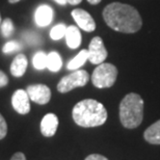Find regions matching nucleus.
<instances>
[{
  "mask_svg": "<svg viewBox=\"0 0 160 160\" xmlns=\"http://www.w3.org/2000/svg\"><path fill=\"white\" fill-rule=\"evenodd\" d=\"M143 118V100L138 94L126 95L120 104V120L128 129H134L142 124Z\"/></svg>",
  "mask_w": 160,
  "mask_h": 160,
  "instance_id": "nucleus-3",
  "label": "nucleus"
},
{
  "mask_svg": "<svg viewBox=\"0 0 160 160\" xmlns=\"http://www.w3.org/2000/svg\"><path fill=\"white\" fill-rule=\"evenodd\" d=\"M72 17L79 28L86 32H92L96 29V23L92 17L88 12L81 8H76L72 12Z\"/></svg>",
  "mask_w": 160,
  "mask_h": 160,
  "instance_id": "nucleus-9",
  "label": "nucleus"
},
{
  "mask_svg": "<svg viewBox=\"0 0 160 160\" xmlns=\"http://www.w3.org/2000/svg\"><path fill=\"white\" fill-rule=\"evenodd\" d=\"M103 19L110 28L124 33L136 32L142 24V18L136 8L120 2H112L105 6Z\"/></svg>",
  "mask_w": 160,
  "mask_h": 160,
  "instance_id": "nucleus-1",
  "label": "nucleus"
},
{
  "mask_svg": "<svg viewBox=\"0 0 160 160\" xmlns=\"http://www.w3.org/2000/svg\"><path fill=\"white\" fill-rule=\"evenodd\" d=\"M53 1H55L57 4H59V5H66L67 3H68L67 0H53Z\"/></svg>",
  "mask_w": 160,
  "mask_h": 160,
  "instance_id": "nucleus-27",
  "label": "nucleus"
},
{
  "mask_svg": "<svg viewBox=\"0 0 160 160\" xmlns=\"http://www.w3.org/2000/svg\"><path fill=\"white\" fill-rule=\"evenodd\" d=\"M47 56L43 51H39L32 57V65L37 70H44L47 68Z\"/></svg>",
  "mask_w": 160,
  "mask_h": 160,
  "instance_id": "nucleus-17",
  "label": "nucleus"
},
{
  "mask_svg": "<svg viewBox=\"0 0 160 160\" xmlns=\"http://www.w3.org/2000/svg\"><path fill=\"white\" fill-rule=\"evenodd\" d=\"M66 41L67 45L71 49H76L81 44V33L79 31V28L76 26H69L67 27L66 31Z\"/></svg>",
  "mask_w": 160,
  "mask_h": 160,
  "instance_id": "nucleus-13",
  "label": "nucleus"
},
{
  "mask_svg": "<svg viewBox=\"0 0 160 160\" xmlns=\"http://www.w3.org/2000/svg\"><path fill=\"white\" fill-rule=\"evenodd\" d=\"M58 127V119L54 113H47L41 121V132L44 136L51 137Z\"/></svg>",
  "mask_w": 160,
  "mask_h": 160,
  "instance_id": "nucleus-11",
  "label": "nucleus"
},
{
  "mask_svg": "<svg viewBox=\"0 0 160 160\" xmlns=\"http://www.w3.org/2000/svg\"><path fill=\"white\" fill-rule=\"evenodd\" d=\"M27 58L24 54H18L11 65V73L15 77H21L25 74L27 69Z\"/></svg>",
  "mask_w": 160,
  "mask_h": 160,
  "instance_id": "nucleus-12",
  "label": "nucleus"
},
{
  "mask_svg": "<svg viewBox=\"0 0 160 160\" xmlns=\"http://www.w3.org/2000/svg\"><path fill=\"white\" fill-rule=\"evenodd\" d=\"M0 29H1V33L4 38H8L9 36H12V31H14V23H12V19H4L0 24Z\"/></svg>",
  "mask_w": 160,
  "mask_h": 160,
  "instance_id": "nucleus-19",
  "label": "nucleus"
},
{
  "mask_svg": "<svg viewBox=\"0 0 160 160\" xmlns=\"http://www.w3.org/2000/svg\"><path fill=\"white\" fill-rule=\"evenodd\" d=\"M89 80L88 73L84 70H76L71 74L65 76L60 79V81L57 84V91L62 94L71 92L72 89L76 88H81L86 85V83Z\"/></svg>",
  "mask_w": 160,
  "mask_h": 160,
  "instance_id": "nucleus-5",
  "label": "nucleus"
},
{
  "mask_svg": "<svg viewBox=\"0 0 160 160\" xmlns=\"http://www.w3.org/2000/svg\"><path fill=\"white\" fill-rule=\"evenodd\" d=\"M11 160H26V157H25V155L23 154V153L18 152V153H16V154L12 155Z\"/></svg>",
  "mask_w": 160,
  "mask_h": 160,
  "instance_id": "nucleus-25",
  "label": "nucleus"
},
{
  "mask_svg": "<svg viewBox=\"0 0 160 160\" xmlns=\"http://www.w3.org/2000/svg\"><path fill=\"white\" fill-rule=\"evenodd\" d=\"M66 31L67 27L63 24H57L55 25L50 31V38L54 41H58L60 39H62L66 36Z\"/></svg>",
  "mask_w": 160,
  "mask_h": 160,
  "instance_id": "nucleus-18",
  "label": "nucleus"
},
{
  "mask_svg": "<svg viewBox=\"0 0 160 160\" xmlns=\"http://www.w3.org/2000/svg\"><path fill=\"white\" fill-rule=\"evenodd\" d=\"M67 1H68L69 4H72V5H77V4H79V3L82 1V0H67Z\"/></svg>",
  "mask_w": 160,
  "mask_h": 160,
  "instance_id": "nucleus-26",
  "label": "nucleus"
},
{
  "mask_svg": "<svg viewBox=\"0 0 160 160\" xmlns=\"http://www.w3.org/2000/svg\"><path fill=\"white\" fill-rule=\"evenodd\" d=\"M73 120L83 128L98 127L107 120V110L104 105L94 99H85L78 102L72 111Z\"/></svg>",
  "mask_w": 160,
  "mask_h": 160,
  "instance_id": "nucleus-2",
  "label": "nucleus"
},
{
  "mask_svg": "<svg viewBox=\"0 0 160 160\" xmlns=\"http://www.w3.org/2000/svg\"><path fill=\"white\" fill-rule=\"evenodd\" d=\"M19 1H21V0H8V2L12 3H12H17Z\"/></svg>",
  "mask_w": 160,
  "mask_h": 160,
  "instance_id": "nucleus-29",
  "label": "nucleus"
},
{
  "mask_svg": "<svg viewBox=\"0 0 160 160\" xmlns=\"http://www.w3.org/2000/svg\"><path fill=\"white\" fill-rule=\"evenodd\" d=\"M22 48V45L17 41H9L8 43H5V45L2 48L3 53L8 54V53H12L17 50H20Z\"/></svg>",
  "mask_w": 160,
  "mask_h": 160,
  "instance_id": "nucleus-20",
  "label": "nucleus"
},
{
  "mask_svg": "<svg viewBox=\"0 0 160 160\" xmlns=\"http://www.w3.org/2000/svg\"><path fill=\"white\" fill-rule=\"evenodd\" d=\"M53 20V9L47 4L40 5L34 12V21L38 26L45 27Z\"/></svg>",
  "mask_w": 160,
  "mask_h": 160,
  "instance_id": "nucleus-10",
  "label": "nucleus"
},
{
  "mask_svg": "<svg viewBox=\"0 0 160 160\" xmlns=\"http://www.w3.org/2000/svg\"><path fill=\"white\" fill-rule=\"evenodd\" d=\"M24 40L29 45H38L40 43V37L37 33L31 32V31L24 33Z\"/></svg>",
  "mask_w": 160,
  "mask_h": 160,
  "instance_id": "nucleus-21",
  "label": "nucleus"
},
{
  "mask_svg": "<svg viewBox=\"0 0 160 160\" xmlns=\"http://www.w3.org/2000/svg\"><path fill=\"white\" fill-rule=\"evenodd\" d=\"M1 22H2V21H1V16H0V24H1Z\"/></svg>",
  "mask_w": 160,
  "mask_h": 160,
  "instance_id": "nucleus-30",
  "label": "nucleus"
},
{
  "mask_svg": "<svg viewBox=\"0 0 160 160\" xmlns=\"http://www.w3.org/2000/svg\"><path fill=\"white\" fill-rule=\"evenodd\" d=\"M12 105L20 114H27L30 111V99L24 89H17L12 97Z\"/></svg>",
  "mask_w": 160,
  "mask_h": 160,
  "instance_id": "nucleus-8",
  "label": "nucleus"
},
{
  "mask_svg": "<svg viewBox=\"0 0 160 160\" xmlns=\"http://www.w3.org/2000/svg\"><path fill=\"white\" fill-rule=\"evenodd\" d=\"M84 160H108L105 156L100 155V154H92L88 155Z\"/></svg>",
  "mask_w": 160,
  "mask_h": 160,
  "instance_id": "nucleus-24",
  "label": "nucleus"
},
{
  "mask_svg": "<svg viewBox=\"0 0 160 160\" xmlns=\"http://www.w3.org/2000/svg\"><path fill=\"white\" fill-rule=\"evenodd\" d=\"M8 78L6 74L3 71L0 70V88H4V86L8 85Z\"/></svg>",
  "mask_w": 160,
  "mask_h": 160,
  "instance_id": "nucleus-23",
  "label": "nucleus"
},
{
  "mask_svg": "<svg viewBox=\"0 0 160 160\" xmlns=\"http://www.w3.org/2000/svg\"><path fill=\"white\" fill-rule=\"evenodd\" d=\"M62 57L55 51H52L47 56V69H49L51 72H58L62 69Z\"/></svg>",
  "mask_w": 160,
  "mask_h": 160,
  "instance_id": "nucleus-16",
  "label": "nucleus"
},
{
  "mask_svg": "<svg viewBox=\"0 0 160 160\" xmlns=\"http://www.w3.org/2000/svg\"><path fill=\"white\" fill-rule=\"evenodd\" d=\"M86 60H88V49H83L76 55L74 58H72L67 65V69L71 71L79 70L80 67H82L85 63Z\"/></svg>",
  "mask_w": 160,
  "mask_h": 160,
  "instance_id": "nucleus-15",
  "label": "nucleus"
},
{
  "mask_svg": "<svg viewBox=\"0 0 160 160\" xmlns=\"http://www.w3.org/2000/svg\"><path fill=\"white\" fill-rule=\"evenodd\" d=\"M118 77V69L112 63L102 62L94 70L92 74V82L98 88H111Z\"/></svg>",
  "mask_w": 160,
  "mask_h": 160,
  "instance_id": "nucleus-4",
  "label": "nucleus"
},
{
  "mask_svg": "<svg viewBox=\"0 0 160 160\" xmlns=\"http://www.w3.org/2000/svg\"><path fill=\"white\" fill-rule=\"evenodd\" d=\"M143 137L152 145H160V120L151 125L143 133Z\"/></svg>",
  "mask_w": 160,
  "mask_h": 160,
  "instance_id": "nucleus-14",
  "label": "nucleus"
},
{
  "mask_svg": "<svg viewBox=\"0 0 160 160\" xmlns=\"http://www.w3.org/2000/svg\"><path fill=\"white\" fill-rule=\"evenodd\" d=\"M26 92L30 100L40 105L47 104L51 99L50 88L45 84L29 85V86H27Z\"/></svg>",
  "mask_w": 160,
  "mask_h": 160,
  "instance_id": "nucleus-7",
  "label": "nucleus"
},
{
  "mask_svg": "<svg viewBox=\"0 0 160 160\" xmlns=\"http://www.w3.org/2000/svg\"><path fill=\"white\" fill-rule=\"evenodd\" d=\"M88 60L94 65H100L104 62L107 57V50L104 46L103 40L100 37H95L89 43L88 49Z\"/></svg>",
  "mask_w": 160,
  "mask_h": 160,
  "instance_id": "nucleus-6",
  "label": "nucleus"
},
{
  "mask_svg": "<svg viewBox=\"0 0 160 160\" xmlns=\"http://www.w3.org/2000/svg\"><path fill=\"white\" fill-rule=\"evenodd\" d=\"M8 133V125L4 120V118L1 113H0V140L3 139L6 136Z\"/></svg>",
  "mask_w": 160,
  "mask_h": 160,
  "instance_id": "nucleus-22",
  "label": "nucleus"
},
{
  "mask_svg": "<svg viewBox=\"0 0 160 160\" xmlns=\"http://www.w3.org/2000/svg\"><path fill=\"white\" fill-rule=\"evenodd\" d=\"M88 1L91 3V4L92 5H96V4H98V3H100L101 2V0H88Z\"/></svg>",
  "mask_w": 160,
  "mask_h": 160,
  "instance_id": "nucleus-28",
  "label": "nucleus"
}]
</instances>
